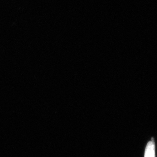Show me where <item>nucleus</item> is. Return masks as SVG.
Here are the masks:
<instances>
[{"label":"nucleus","mask_w":157,"mask_h":157,"mask_svg":"<svg viewBox=\"0 0 157 157\" xmlns=\"http://www.w3.org/2000/svg\"><path fill=\"white\" fill-rule=\"evenodd\" d=\"M155 145L154 138L149 141L145 148L144 157H155Z\"/></svg>","instance_id":"1"}]
</instances>
